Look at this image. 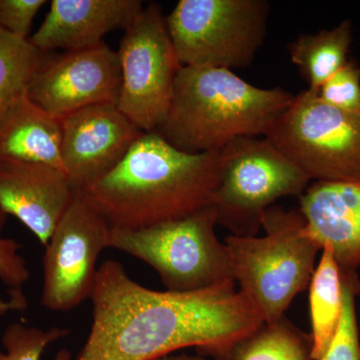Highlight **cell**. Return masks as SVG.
Masks as SVG:
<instances>
[{
	"label": "cell",
	"instance_id": "cell-1",
	"mask_svg": "<svg viewBox=\"0 0 360 360\" xmlns=\"http://www.w3.org/2000/svg\"><path fill=\"white\" fill-rule=\"evenodd\" d=\"M90 300L91 328L75 360H153L191 347L224 360L264 323L236 281L193 292L149 290L111 259L98 267Z\"/></svg>",
	"mask_w": 360,
	"mask_h": 360
},
{
	"label": "cell",
	"instance_id": "cell-2",
	"mask_svg": "<svg viewBox=\"0 0 360 360\" xmlns=\"http://www.w3.org/2000/svg\"><path fill=\"white\" fill-rule=\"evenodd\" d=\"M219 150L187 153L156 130L143 132L124 158L82 195L111 227L139 229L212 205Z\"/></svg>",
	"mask_w": 360,
	"mask_h": 360
},
{
	"label": "cell",
	"instance_id": "cell-3",
	"mask_svg": "<svg viewBox=\"0 0 360 360\" xmlns=\"http://www.w3.org/2000/svg\"><path fill=\"white\" fill-rule=\"evenodd\" d=\"M293 98L281 87L248 84L232 70L181 66L156 131L184 153L220 150L240 137H264Z\"/></svg>",
	"mask_w": 360,
	"mask_h": 360
},
{
	"label": "cell",
	"instance_id": "cell-4",
	"mask_svg": "<svg viewBox=\"0 0 360 360\" xmlns=\"http://www.w3.org/2000/svg\"><path fill=\"white\" fill-rule=\"evenodd\" d=\"M264 236H229L225 245L240 291L259 310L264 323L281 319L309 286L321 250L309 238L300 210L272 205L262 217Z\"/></svg>",
	"mask_w": 360,
	"mask_h": 360
},
{
	"label": "cell",
	"instance_id": "cell-5",
	"mask_svg": "<svg viewBox=\"0 0 360 360\" xmlns=\"http://www.w3.org/2000/svg\"><path fill=\"white\" fill-rule=\"evenodd\" d=\"M212 205L182 219L139 229L111 227L110 248L146 262L167 291L193 292L234 281Z\"/></svg>",
	"mask_w": 360,
	"mask_h": 360
},
{
	"label": "cell",
	"instance_id": "cell-6",
	"mask_svg": "<svg viewBox=\"0 0 360 360\" xmlns=\"http://www.w3.org/2000/svg\"><path fill=\"white\" fill-rule=\"evenodd\" d=\"M310 179L266 139L240 137L219 150L212 205L217 225L239 238L257 236L264 212L281 198H300Z\"/></svg>",
	"mask_w": 360,
	"mask_h": 360
},
{
	"label": "cell",
	"instance_id": "cell-7",
	"mask_svg": "<svg viewBox=\"0 0 360 360\" xmlns=\"http://www.w3.org/2000/svg\"><path fill=\"white\" fill-rule=\"evenodd\" d=\"M265 0H180L165 18L181 66L245 68L264 45Z\"/></svg>",
	"mask_w": 360,
	"mask_h": 360
},
{
	"label": "cell",
	"instance_id": "cell-8",
	"mask_svg": "<svg viewBox=\"0 0 360 360\" xmlns=\"http://www.w3.org/2000/svg\"><path fill=\"white\" fill-rule=\"evenodd\" d=\"M264 139L310 180H360V112L329 105L309 89L295 96Z\"/></svg>",
	"mask_w": 360,
	"mask_h": 360
},
{
	"label": "cell",
	"instance_id": "cell-9",
	"mask_svg": "<svg viewBox=\"0 0 360 360\" xmlns=\"http://www.w3.org/2000/svg\"><path fill=\"white\" fill-rule=\"evenodd\" d=\"M117 53L122 87L116 108L141 131H153L167 117L181 68L160 4L142 9L124 30Z\"/></svg>",
	"mask_w": 360,
	"mask_h": 360
},
{
	"label": "cell",
	"instance_id": "cell-10",
	"mask_svg": "<svg viewBox=\"0 0 360 360\" xmlns=\"http://www.w3.org/2000/svg\"><path fill=\"white\" fill-rule=\"evenodd\" d=\"M110 231L108 220L77 193L44 246L42 307L70 311L90 300L97 260L110 248Z\"/></svg>",
	"mask_w": 360,
	"mask_h": 360
},
{
	"label": "cell",
	"instance_id": "cell-11",
	"mask_svg": "<svg viewBox=\"0 0 360 360\" xmlns=\"http://www.w3.org/2000/svg\"><path fill=\"white\" fill-rule=\"evenodd\" d=\"M122 87L117 51L101 42L46 58L27 87L40 108L63 120L94 105H116Z\"/></svg>",
	"mask_w": 360,
	"mask_h": 360
},
{
	"label": "cell",
	"instance_id": "cell-12",
	"mask_svg": "<svg viewBox=\"0 0 360 360\" xmlns=\"http://www.w3.org/2000/svg\"><path fill=\"white\" fill-rule=\"evenodd\" d=\"M142 134L112 104L90 106L63 118L61 161L73 189L82 193L105 176Z\"/></svg>",
	"mask_w": 360,
	"mask_h": 360
},
{
	"label": "cell",
	"instance_id": "cell-13",
	"mask_svg": "<svg viewBox=\"0 0 360 360\" xmlns=\"http://www.w3.org/2000/svg\"><path fill=\"white\" fill-rule=\"evenodd\" d=\"M77 193L58 168L32 161L0 160V210L20 220L44 246Z\"/></svg>",
	"mask_w": 360,
	"mask_h": 360
},
{
	"label": "cell",
	"instance_id": "cell-14",
	"mask_svg": "<svg viewBox=\"0 0 360 360\" xmlns=\"http://www.w3.org/2000/svg\"><path fill=\"white\" fill-rule=\"evenodd\" d=\"M309 238L333 251L341 274L360 267V180L315 181L300 198Z\"/></svg>",
	"mask_w": 360,
	"mask_h": 360
},
{
	"label": "cell",
	"instance_id": "cell-15",
	"mask_svg": "<svg viewBox=\"0 0 360 360\" xmlns=\"http://www.w3.org/2000/svg\"><path fill=\"white\" fill-rule=\"evenodd\" d=\"M143 8L141 0H52L44 22L28 39L45 53L89 49L108 32L127 30Z\"/></svg>",
	"mask_w": 360,
	"mask_h": 360
},
{
	"label": "cell",
	"instance_id": "cell-16",
	"mask_svg": "<svg viewBox=\"0 0 360 360\" xmlns=\"http://www.w3.org/2000/svg\"><path fill=\"white\" fill-rule=\"evenodd\" d=\"M61 120L40 108L27 91L0 116V160L45 163L65 172Z\"/></svg>",
	"mask_w": 360,
	"mask_h": 360
},
{
	"label": "cell",
	"instance_id": "cell-17",
	"mask_svg": "<svg viewBox=\"0 0 360 360\" xmlns=\"http://www.w3.org/2000/svg\"><path fill=\"white\" fill-rule=\"evenodd\" d=\"M352 41V21L345 20L330 30L300 35L288 44L291 63L307 80L309 91L317 94L321 85L347 63Z\"/></svg>",
	"mask_w": 360,
	"mask_h": 360
},
{
	"label": "cell",
	"instance_id": "cell-18",
	"mask_svg": "<svg viewBox=\"0 0 360 360\" xmlns=\"http://www.w3.org/2000/svg\"><path fill=\"white\" fill-rule=\"evenodd\" d=\"M309 288L312 359L319 360L335 338L342 314V274L330 248H322Z\"/></svg>",
	"mask_w": 360,
	"mask_h": 360
},
{
	"label": "cell",
	"instance_id": "cell-19",
	"mask_svg": "<svg viewBox=\"0 0 360 360\" xmlns=\"http://www.w3.org/2000/svg\"><path fill=\"white\" fill-rule=\"evenodd\" d=\"M314 343L283 315L274 323H264L239 338L224 360H314Z\"/></svg>",
	"mask_w": 360,
	"mask_h": 360
},
{
	"label": "cell",
	"instance_id": "cell-20",
	"mask_svg": "<svg viewBox=\"0 0 360 360\" xmlns=\"http://www.w3.org/2000/svg\"><path fill=\"white\" fill-rule=\"evenodd\" d=\"M49 53L21 39L0 30V116L27 91L37 71Z\"/></svg>",
	"mask_w": 360,
	"mask_h": 360
},
{
	"label": "cell",
	"instance_id": "cell-21",
	"mask_svg": "<svg viewBox=\"0 0 360 360\" xmlns=\"http://www.w3.org/2000/svg\"><path fill=\"white\" fill-rule=\"evenodd\" d=\"M70 335L63 328L41 329L21 322L9 324L4 331L0 360H41L44 350L56 341ZM53 360H72L70 350L61 349Z\"/></svg>",
	"mask_w": 360,
	"mask_h": 360
},
{
	"label": "cell",
	"instance_id": "cell-22",
	"mask_svg": "<svg viewBox=\"0 0 360 360\" xmlns=\"http://www.w3.org/2000/svg\"><path fill=\"white\" fill-rule=\"evenodd\" d=\"M20 250L18 241L0 236V319L9 311L27 309V305L18 302H27L22 288L30 278Z\"/></svg>",
	"mask_w": 360,
	"mask_h": 360
},
{
	"label": "cell",
	"instance_id": "cell-23",
	"mask_svg": "<svg viewBox=\"0 0 360 360\" xmlns=\"http://www.w3.org/2000/svg\"><path fill=\"white\" fill-rule=\"evenodd\" d=\"M342 281L343 307L340 326L326 354L319 360H360L356 310L360 279L357 274H342Z\"/></svg>",
	"mask_w": 360,
	"mask_h": 360
},
{
	"label": "cell",
	"instance_id": "cell-24",
	"mask_svg": "<svg viewBox=\"0 0 360 360\" xmlns=\"http://www.w3.org/2000/svg\"><path fill=\"white\" fill-rule=\"evenodd\" d=\"M319 98L329 105L348 112H360V66L348 60L321 85Z\"/></svg>",
	"mask_w": 360,
	"mask_h": 360
},
{
	"label": "cell",
	"instance_id": "cell-25",
	"mask_svg": "<svg viewBox=\"0 0 360 360\" xmlns=\"http://www.w3.org/2000/svg\"><path fill=\"white\" fill-rule=\"evenodd\" d=\"M45 0H0V30L30 39L33 20Z\"/></svg>",
	"mask_w": 360,
	"mask_h": 360
},
{
	"label": "cell",
	"instance_id": "cell-26",
	"mask_svg": "<svg viewBox=\"0 0 360 360\" xmlns=\"http://www.w3.org/2000/svg\"><path fill=\"white\" fill-rule=\"evenodd\" d=\"M153 360H207L205 356H201V355H191L186 354H168L165 355V356L158 357V359Z\"/></svg>",
	"mask_w": 360,
	"mask_h": 360
},
{
	"label": "cell",
	"instance_id": "cell-27",
	"mask_svg": "<svg viewBox=\"0 0 360 360\" xmlns=\"http://www.w3.org/2000/svg\"><path fill=\"white\" fill-rule=\"evenodd\" d=\"M6 214H4V212L0 210V231H2V229H4V225H6Z\"/></svg>",
	"mask_w": 360,
	"mask_h": 360
},
{
	"label": "cell",
	"instance_id": "cell-28",
	"mask_svg": "<svg viewBox=\"0 0 360 360\" xmlns=\"http://www.w3.org/2000/svg\"><path fill=\"white\" fill-rule=\"evenodd\" d=\"M357 300H359V315H360V283H359V292H357Z\"/></svg>",
	"mask_w": 360,
	"mask_h": 360
}]
</instances>
